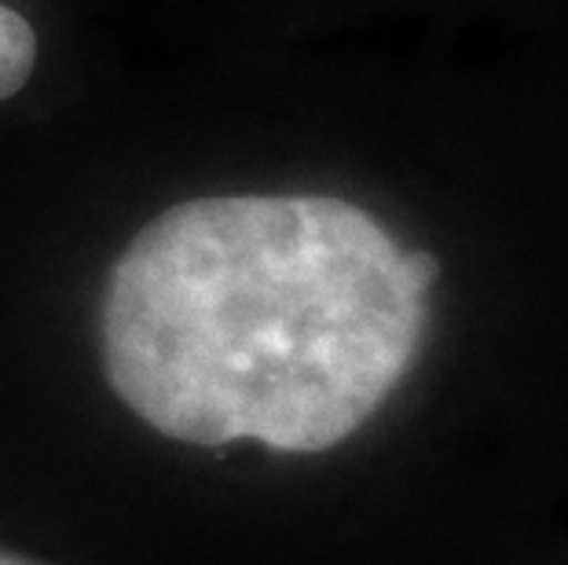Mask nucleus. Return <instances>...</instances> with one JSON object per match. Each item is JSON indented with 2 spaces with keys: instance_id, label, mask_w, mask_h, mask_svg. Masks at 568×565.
Listing matches in <instances>:
<instances>
[{
  "instance_id": "1",
  "label": "nucleus",
  "mask_w": 568,
  "mask_h": 565,
  "mask_svg": "<svg viewBox=\"0 0 568 565\" xmlns=\"http://www.w3.org/2000/svg\"><path fill=\"white\" fill-rule=\"evenodd\" d=\"M437 275L356 202L187 199L106 275L103 375L162 437L331 452L415 367Z\"/></svg>"
},
{
  "instance_id": "2",
  "label": "nucleus",
  "mask_w": 568,
  "mask_h": 565,
  "mask_svg": "<svg viewBox=\"0 0 568 565\" xmlns=\"http://www.w3.org/2000/svg\"><path fill=\"white\" fill-rule=\"evenodd\" d=\"M38 67V33L16 8L0 4V103L27 89Z\"/></svg>"
},
{
  "instance_id": "3",
  "label": "nucleus",
  "mask_w": 568,
  "mask_h": 565,
  "mask_svg": "<svg viewBox=\"0 0 568 565\" xmlns=\"http://www.w3.org/2000/svg\"><path fill=\"white\" fill-rule=\"evenodd\" d=\"M0 565H41V562H33V558H22V555H11V551L0 547Z\"/></svg>"
}]
</instances>
